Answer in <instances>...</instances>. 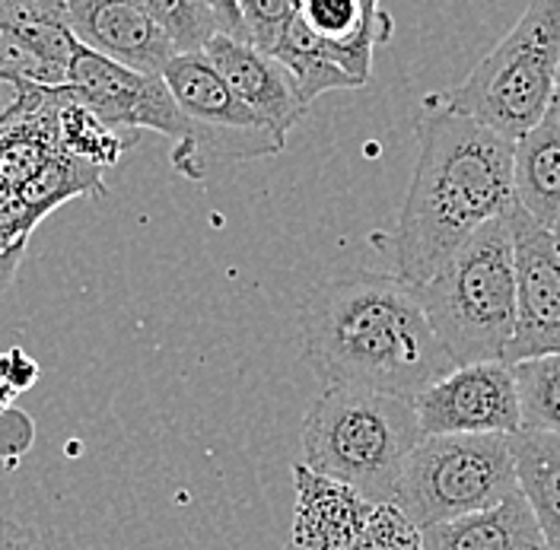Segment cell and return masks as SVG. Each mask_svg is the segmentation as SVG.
I'll return each mask as SVG.
<instances>
[{"mask_svg":"<svg viewBox=\"0 0 560 550\" xmlns=\"http://www.w3.org/2000/svg\"><path fill=\"white\" fill-rule=\"evenodd\" d=\"M300 20L338 68L370 83L373 51L392 38V16L376 0H303Z\"/></svg>","mask_w":560,"mask_h":550,"instance_id":"obj_13","label":"cell"},{"mask_svg":"<svg viewBox=\"0 0 560 550\" xmlns=\"http://www.w3.org/2000/svg\"><path fill=\"white\" fill-rule=\"evenodd\" d=\"M555 242H558V255H560V226L555 230Z\"/></svg>","mask_w":560,"mask_h":550,"instance_id":"obj_29","label":"cell"},{"mask_svg":"<svg viewBox=\"0 0 560 550\" xmlns=\"http://www.w3.org/2000/svg\"><path fill=\"white\" fill-rule=\"evenodd\" d=\"M68 103L86 108L112 131H156L178 147L188 138V121L178 112L163 77L121 68L90 48H77L68 83L58 90Z\"/></svg>","mask_w":560,"mask_h":550,"instance_id":"obj_8","label":"cell"},{"mask_svg":"<svg viewBox=\"0 0 560 550\" xmlns=\"http://www.w3.org/2000/svg\"><path fill=\"white\" fill-rule=\"evenodd\" d=\"M271 58L293 77V83H296V90H300V96H303L306 105H313L322 93H331V90H357L360 86L353 77H348L345 70L325 55V48L318 45V38L303 26L300 10H296V20L283 33V38H280V45L275 48Z\"/></svg>","mask_w":560,"mask_h":550,"instance_id":"obj_19","label":"cell"},{"mask_svg":"<svg viewBox=\"0 0 560 550\" xmlns=\"http://www.w3.org/2000/svg\"><path fill=\"white\" fill-rule=\"evenodd\" d=\"M513 195L525 213L545 230L560 226V105L513 143Z\"/></svg>","mask_w":560,"mask_h":550,"instance_id":"obj_15","label":"cell"},{"mask_svg":"<svg viewBox=\"0 0 560 550\" xmlns=\"http://www.w3.org/2000/svg\"><path fill=\"white\" fill-rule=\"evenodd\" d=\"M520 493L528 503L545 548L560 550V436L523 430L510 436Z\"/></svg>","mask_w":560,"mask_h":550,"instance_id":"obj_17","label":"cell"},{"mask_svg":"<svg viewBox=\"0 0 560 550\" xmlns=\"http://www.w3.org/2000/svg\"><path fill=\"white\" fill-rule=\"evenodd\" d=\"M163 83L191 128L188 138L173 150V166L185 178L201 182L217 166L278 156L287 147V140L223 83L205 55L175 58L163 70Z\"/></svg>","mask_w":560,"mask_h":550,"instance_id":"obj_7","label":"cell"},{"mask_svg":"<svg viewBox=\"0 0 560 550\" xmlns=\"http://www.w3.org/2000/svg\"><path fill=\"white\" fill-rule=\"evenodd\" d=\"M520 496L510 436H423L395 493L411 525L433 528Z\"/></svg>","mask_w":560,"mask_h":550,"instance_id":"obj_6","label":"cell"},{"mask_svg":"<svg viewBox=\"0 0 560 550\" xmlns=\"http://www.w3.org/2000/svg\"><path fill=\"white\" fill-rule=\"evenodd\" d=\"M58 143L77 163L108 166V163H115L125 153V147L131 143V138H125L121 131L105 128L96 115H90L80 105L68 103L58 93Z\"/></svg>","mask_w":560,"mask_h":550,"instance_id":"obj_21","label":"cell"},{"mask_svg":"<svg viewBox=\"0 0 560 550\" xmlns=\"http://www.w3.org/2000/svg\"><path fill=\"white\" fill-rule=\"evenodd\" d=\"M545 538L528 503L510 496L506 503L423 528V550H541Z\"/></svg>","mask_w":560,"mask_h":550,"instance_id":"obj_16","label":"cell"},{"mask_svg":"<svg viewBox=\"0 0 560 550\" xmlns=\"http://www.w3.org/2000/svg\"><path fill=\"white\" fill-rule=\"evenodd\" d=\"M280 550H303V548H296V545H287V548H280Z\"/></svg>","mask_w":560,"mask_h":550,"instance_id":"obj_30","label":"cell"},{"mask_svg":"<svg viewBox=\"0 0 560 550\" xmlns=\"http://www.w3.org/2000/svg\"><path fill=\"white\" fill-rule=\"evenodd\" d=\"M423 430L411 401L353 385H325L303 417V465L366 503H395Z\"/></svg>","mask_w":560,"mask_h":550,"instance_id":"obj_3","label":"cell"},{"mask_svg":"<svg viewBox=\"0 0 560 550\" xmlns=\"http://www.w3.org/2000/svg\"><path fill=\"white\" fill-rule=\"evenodd\" d=\"M541 550H548V548H541Z\"/></svg>","mask_w":560,"mask_h":550,"instance_id":"obj_31","label":"cell"},{"mask_svg":"<svg viewBox=\"0 0 560 550\" xmlns=\"http://www.w3.org/2000/svg\"><path fill=\"white\" fill-rule=\"evenodd\" d=\"M13 401H16V391L10 388V385H3L0 382V413H7L13 408Z\"/></svg>","mask_w":560,"mask_h":550,"instance_id":"obj_28","label":"cell"},{"mask_svg":"<svg viewBox=\"0 0 560 550\" xmlns=\"http://www.w3.org/2000/svg\"><path fill=\"white\" fill-rule=\"evenodd\" d=\"M0 26L16 35L42 61L55 90L68 83L70 61L80 42L65 20V0H0Z\"/></svg>","mask_w":560,"mask_h":550,"instance_id":"obj_18","label":"cell"},{"mask_svg":"<svg viewBox=\"0 0 560 550\" xmlns=\"http://www.w3.org/2000/svg\"><path fill=\"white\" fill-rule=\"evenodd\" d=\"M201 55L223 77V83L283 140L290 128L310 112L293 77L275 58L255 51L252 45L226 35H213Z\"/></svg>","mask_w":560,"mask_h":550,"instance_id":"obj_12","label":"cell"},{"mask_svg":"<svg viewBox=\"0 0 560 550\" xmlns=\"http://www.w3.org/2000/svg\"><path fill=\"white\" fill-rule=\"evenodd\" d=\"M415 138L418 163L395 230L370 239L408 286L427 283L478 230L516 204L510 140L430 100L420 103Z\"/></svg>","mask_w":560,"mask_h":550,"instance_id":"obj_1","label":"cell"},{"mask_svg":"<svg viewBox=\"0 0 560 550\" xmlns=\"http://www.w3.org/2000/svg\"><path fill=\"white\" fill-rule=\"evenodd\" d=\"M293 487L296 506L290 545L303 550H353L376 506L345 483L315 475L303 461L293 465Z\"/></svg>","mask_w":560,"mask_h":550,"instance_id":"obj_14","label":"cell"},{"mask_svg":"<svg viewBox=\"0 0 560 550\" xmlns=\"http://www.w3.org/2000/svg\"><path fill=\"white\" fill-rule=\"evenodd\" d=\"M510 239L516 271V331L503 363L560 356V255L555 233L523 207H510Z\"/></svg>","mask_w":560,"mask_h":550,"instance_id":"obj_9","label":"cell"},{"mask_svg":"<svg viewBox=\"0 0 560 550\" xmlns=\"http://www.w3.org/2000/svg\"><path fill=\"white\" fill-rule=\"evenodd\" d=\"M411 290L455 370L503 363L520 318L510 210L490 220L436 274Z\"/></svg>","mask_w":560,"mask_h":550,"instance_id":"obj_4","label":"cell"},{"mask_svg":"<svg viewBox=\"0 0 560 550\" xmlns=\"http://www.w3.org/2000/svg\"><path fill=\"white\" fill-rule=\"evenodd\" d=\"M30 443H33V420L16 408L0 413V458L23 455Z\"/></svg>","mask_w":560,"mask_h":550,"instance_id":"obj_26","label":"cell"},{"mask_svg":"<svg viewBox=\"0 0 560 550\" xmlns=\"http://www.w3.org/2000/svg\"><path fill=\"white\" fill-rule=\"evenodd\" d=\"M51 100H55V90H42L0 70V128H10L23 118L30 121L42 108H48Z\"/></svg>","mask_w":560,"mask_h":550,"instance_id":"obj_24","label":"cell"},{"mask_svg":"<svg viewBox=\"0 0 560 550\" xmlns=\"http://www.w3.org/2000/svg\"><path fill=\"white\" fill-rule=\"evenodd\" d=\"M73 38L108 61L147 77H163L175 61L173 45L150 16L147 0H65Z\"/></svg>","mask_w":560,"mask_h":550,"instance_id":"obj_11","label":"cell"},{"mask_svg":"<svg viewBox=\"0 0 560 550\" xmlns=\"http://www.w3.org/2000/svg\"><path fill=\"white\" fill-rule=\"evenodd\" d=\"M296 10H300V0H240L245 45L271 58L283 33L296 20Z\"/></svg>","mask_w":560,"mask_h":550,"instance_id":"obj_22","label":"cell"},{"mask_svg":"<svg viewBox=\"0 0 560 550\" xmlns=\"http://www.w3.org/2000/svg\"><path fill=\"white\" fill-rule=\"evenodd\" d=\"M353 550H423V531L401 516V510L385 503L366 518Z\"/></svg>","mask_w":560,"mask_h":550,"instance_id":"obj_23","label":"cell"},{"mask_svg":"<svg viewBox=\"0 0 560 550\" xmlns=\"http://www.w3.org/2000/svg\"><path fill=\"white\" fill-rule=\"evenodd\" d=\"M0 550H65L48 535H38L16 518L0 516Z\"/></svg>","mask_w":560,"mask_h":550,"instance_id":"obj_27","label":"cell"},{"mask_svg":"<svg viewBox=\"0 0 560 550\" xmlns=\"http://www.w3.org/2000/svg\"><path fill=\"white\" fill-rule=\"evenodd\" d=\"M0 382L10 385L20 395V391L33 388L35 382H38V363H35L26 350H20V347L3 350L0 353Z\"/></svg>","mask_w":560,"mask_h":550,"instance_id":"obj_25","label":"cell"},{"mask_svg":"<svg viewBox=\"0 0 560 550\" xmlns=\"http://www.w3.org/2000/svg\"><path fill=\"white\" fill-rule=\"evenodd\" d=\"M510 373L520 391L523 430L560 436V356L523 360Z\"/></svg>","mask_w":560,"mask_h":550,"instance_id":"obj_20","label":"cell"},{"mask_svg":"<svg viewBox=\"0 0 560 550\" xmlns=\"http://www.w3.org/2000/svg\"><path fill=\"white\" fill-rule=\"evenodd\" d=\"M423 436H516L520 391L506 363L458 366L415 398Z\"/></svg>","mask_w":560,"mask_h":550,"instance_id":"obj_10","label":"cell"},{"mask_svg":"<svg viewBox=\"0 0 560 550\" xmlns=\"http://www.w3.org/2000/svg\"><path fill=\"white\" fill-rule=\"evenodd\" d=\"M303 353L325 385L411 401L455 366L418 296L395 274L357 271L318 283L300 312Z\"/></svg>","mask_w":560,"mask_h":550,"instance_id":"obj_2","label":"cell"},{"mask_svg":"<svg viewBox=\"0 0 560 550\" xmlns=\"http://www.w3.org/2000/svg\"><path fill=\"white\" fill-rule=\"evenodd\" d=\"M558 73L560 0H532L516 26L462 83L423 100L516 143L548 115Z\"/></svg>","mask_w":560,"mask_h":550,"instance_id":"obj_5","label":"cell"}]
</instances>
